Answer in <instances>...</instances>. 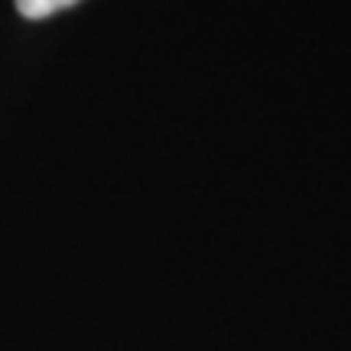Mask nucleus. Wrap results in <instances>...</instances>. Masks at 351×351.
I'll return each instance as SVG.
<instances>
[{"mask_svg": "<svg viewBox=\"0 0 351 351\" xmlns=\"http://www.w3.org/2000/svg\"><path fill=\"white\" fill-rule=\"evenodd\" d=\"M75 0H16V10L29 16V20H46L52 13L65 10V7H72Z\"/></svg>", "mask_w": 351, "mask_h": 351, "instance_id": "f257e3e1", "label": "nucleus"}]
</instances>
